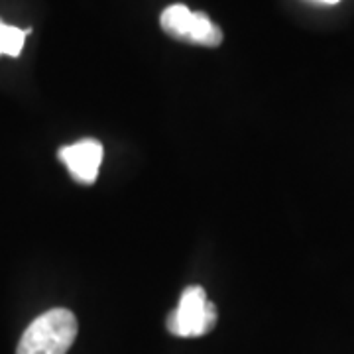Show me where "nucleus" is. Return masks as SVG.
<instances>
[{"label": "nucleus", "instance_id": "obj_5", "mask_svg": "<svg viewBox=\"0 0 354 354\" xmlns=\"http://www.w3.org/2000/svg\"><path fill=\"white\" fill-rule=\"evenodd\" d=\"M30 30H20L16 26H8L0 22V55H12L18 57L24 50L26 36Z\"/></svg>", "mask_w": 354, "mask_h": 354}, {"label": "nucleus", "instance_id": "obj_6", "mask_svg": "<svg viewBox=\"0 0 354 354\" xmlns=\"http://www.w3.org/2000/svg\"><path fill=\"white\" fill-rule=\"evenodd\" d=\"M317 2H323V4H337V2H341V0H317Z\"/></svg>", "mask_w": 354, "mask_h": 354}, {"label": "nucleus", "instance_id": "obj_3", "mask_svg": "<svg viewBox=\"0 0 354 354\" xmlns=\"http://www.w3.org/2000/svg\"><path fill=\"white\" fill-rule=\"evenodd\" d=\"M160 24L167 36L185 44L205 48H216L223 44V30L207 14L191 12L185 4L167 6L160 16Z\"/></svg>", "mask_w": 354, "mask_h": 354}, {"label": "nucleus", "instance_id": "obj_2", "mask_svg": "<svg viewBox=\"0 0 354 354\" xmlns=\"http://www.w3.org/2000/svg\"><path fill=\"white\" fill-rule=\"evenodd\" d=\"M216 307L207 299L201 286H189L179 297V305L167 315L165 327L171 335L183 339L203 337L215 329Z\"/></svg>", "mask_w": 354, "mask_h": 354}, {"label": "nucleus", "instance_id": "obj_4", "mask_svg": "<svg viewBox=\"0 0 354 354\" xmlns=\"http://www.w3.org/2000/svg\"><path fill=\"white\" fill-rule=\"evenodd\" d=\"M57 156L77 183L93 185L99 177V167L102 164L104 150H102L101 142L87 138L64 146Z\"/></svg>", "mask_w": 354, "mask_h": 354}, {"label": "nucleus", "instance_id": "obj_1", "mask_svg": "<svg viewBox=\"0 0 354 354\" xmlns=\"http://www.w3.org/2000/svg\"><path fill=\"white\" fill-rule=\"evenodd\" d=\"M77 317L73 311L55 307L36 317L24 330L16 354H67L75 342Z\"/></svg>", "mask_w": 354, "mask_h": 354}]
</instances>
